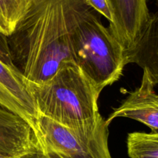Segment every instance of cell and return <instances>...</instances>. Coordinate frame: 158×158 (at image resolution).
Instances as JSON below:
<instances>
[{
	"label": "cell",
	"mask_w": 158,
	"mask_h": 158,
	"mask_svg": "<svg viewBox=\"0 0 158 158\" xmlns=\"http://www.w3.org/2000/svg\"><path fill=\"white\" fill-rule=\"evenodd\" d=\"M91 8L86 0H30L29 9L8 38L12 60L26 81L50 78L73 60L71 30Z\"/></svg>",
	"instance_id": "obj_1"
},
{
	"label": "cell",
	"mask_w": 158,
	"mask_h": 158,
	"mask_svg": "<svg viewBox=\"0 0 158 158\" xmlns=\"http://www.w3.org/2000/svg\"><path fill=\"white\" fill-rule=\"evenodd\" d=\"M28 85L39 116L68 127L93 126L103 119L98 106L101 92L73 60L63 62L46 81Z\"/></svg>",
	"instance_id": "obj_2"
},
{
	"label": "cell",
	"mask_w": 158,
	"mask_h": 158,
	"mask_svg": "<svg viewBox=\"0 0 158 158\" xmlns=\"http://www.w3.org/2000/svg\"><path fill=\"white\" fill-rule=\"evenodd\" d=\"M69 40L73 60L100 92L120 79L127 64L126 50L95 11L77 21Z\"/></svg>",
	"instance_id": "obj_3"
},
{
	"label": "cell",
	"mask_w": 158,
	"mask_h": 158,
	"mask_svg": "<svg viewBox=\"0 0 158 158\" xmlns=\"http://www.w3.org/2000/svg\"><path fill=\"white\" fill-rule=\"evenodd\" d=\"M43 152L37 158H112L109 125L103 118L89 127H68L40 116Z\"/></svg>",
	"instance_id": "obj_4"
},
{
	"label": "cell",
	"mask_w": 158,
	"mask_h": 158,
	"mask_svg": "<svg viewBox=\"0 0 158 158\" xmlns=\"http://www.w3.org/2000/svg\"><path fill=\"white\" fill-rule=\"evenodd\" d=\"M0 105L23 118L35 131L41 142L38 111L29 85L15 67L0 60Z\"/></svg>",
	"instance_id": "obj_5"
},
{
	"label": "cell",
	"mask_w": 158,
	"mask_h": 158,
	"mask_svg": "<svg viewBox=\"0 0 158 158\" xmlns=\"http://www.w3.org/2000/svg\"><path fill=\"white\" fill-rule=\"evenodd\" d=\"M43 143L25 119L0 105V153L26 158L42 153Z\"/></svg>",
	"instance_id": "obj_6"
},
{
	"label": "cell",
	"mask_w": 158,
	"mask_h": 158,
	"mask_svg": "<svg viewBox=\"0 0 158 158\" xmlns=\"http://www.w3.org/2000/svg\"><path fill=\"white\" fill-rule=\"evenodd\" d=\"M156 83L149 73L143 70L140 85L131 92L120 105L114 108L106 122L108 125L117 118H127L147 125L158 133V94Z\"/></svg>",
	"instance_id": "obj_7"
},
{
	"label": "cell",
	"mask_w": 158,
	"mask_h": 158,
	"mask_svg": "<svg viewBox=\"0 0 158 158\" xmlns=\"http://www.w3.org/2000/svg\"><path fill=\"white\" fill-rule=\"evenodd\" d=\"M114 22L109 29L126 53L132 50L149 23L151 12L148 0H111Z\"/></svg>",
	"instance_id": "obj_8"
},
{
	"label": "cell",
	"mask_w": 158,
	"mask_h": 158,
	"mask_svg": "<svg viewBox=\"0 0 158 158\" xmlns=\"http://www.w3.org/2000/svg\"><path fill=\"white\" fill-rule=\"evenodd\" d=\"M157 10L151 13L149 23L136 46L127 53V64H136L146 70L158 85V0Z\"/></svg>",
	"instance_id": "obj_9"
},
{
	"label": "cell",
	"mask_w": 158,
	"mask_h": 158,
	"mask_svg": "<svg viewBox=\"0 0 158 158\" xmlns=\"http://www.w3.org/2000/svg\"><path fill=\"white\" fill-rule=\"evenodd\" d=\"M30 0H0V33L9 37L29 9Z\"/></svg>",
	"instance_id": "obj_10"
},
{
	"label": "cell",
	"mask_w": 158,
	"mask_h": 158,
	"mask_svg": "<svg viewBox=\"0 0 158 158\" xmlns=\"http://www.w3.org/2000/svg\"><path fill=\"white\" fill-rule=\"evenodd\" d=\"M127 147L130 158H158V133H130Z\"/></svg>",
	"instance_id": "obj_11"
},
{
	"label": "cell",
	"mask_w": 158,
	"mask_h": 158,
	"mask_svg": "<svg viewBox=\"0 0 158 158\" xmlns=\"http://www.w3.org/2000/svg\"><path fill=\"white\" fill-rule=\"evenodd\" d=\"M86 4L96 12L106 19L110 25L114 22V11L111 0H86Z\"/></svg>",
	"instance_id": "obj_12"
},
{
	"label": "cell",
	"mask_w": 158,
	"mask_h": 158,
	"mask_svg": "<svg viewBox=\"0 0 158 158\" xmlns=\"http://www.w3.org/2000/svg\"><path fill=\"white\" fill-rule=\"evenodd\" d=\"M0 60L9 66L15 67L12 60L8 38L2 33H0Z\"/></svg>",
	"instance_id": "obj_13"
},
{
	"label": "cell",
	"mask_w": 158,
	"mask_h": 158,
	"mask_svg": "<svg viewBox=\"0 0 158 158\" xmlns=\"http://www.w3.org/2000/svg\"><path fill=\"white\" fill-rule=\"evenodd\" d=\"M33 156H31V157H26V158H32ZM0 158H21V157H15V156H9V155H6V154H2V153H0Z\"/></svg>",
	"instance_id": "obj_14"
},
{
	"label": "cell",
	"mask_w": 158,
	"mask_h": 158,
	"mask_svg": "<svg viewBox=\"0 0 158 158\" xmlns=\"http://www.w3.org/2000/svg\"></svg>",
	"instance_id": "obj_15"
}]
</instances>
